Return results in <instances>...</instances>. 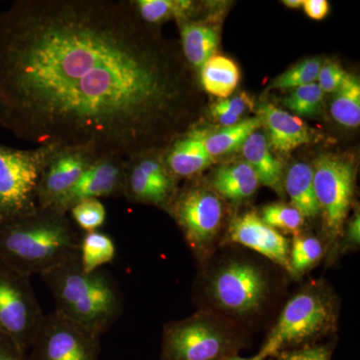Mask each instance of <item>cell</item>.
I'll return each instance as SVG.
<instances>
[{
  "label": "cell",
  "mask_w": 360,
  "mask_h": 360,
  "mask_svg": "<svg viewBox=\"0 0 360 360\" xmlns=\"http://www.w3.org/2000/svg\"><path fill=\"white\" fill-rule=\"evenodd\" d=\"M131 4L16 0L0 13V125L94 160L153 148L186 110L184 75Z\"/></svg>",
  "instance_id": "6da1fadb"
},
{
  "label": "cell",
  "mask_w": 360,
  "mask_h": 360,
  "mask_svg": "<svg viewBox=\"0 0 360 360\" xmlns=\"http://www.w3.org/2000/svg\"><path fill=\"white\" fill-rule=\"evenodd\" d=\"M82 236L66 217L51 208L0 224V260L30 277L79 257Z\"/></svg>",
  "instance_id": "7a4b0ae2"
},
{
  "label": "cell",
  "mask_w": 360,
  "mask_h": 360,
  "mask_svg": "<svg viewBox=\"0 0 360 360\" xmlns=\"http://www.w3.org/2000/svg\"><path fill=\"white\" fill-rule=\"evenodd\" d=\"M56 302V311L101 336L122 312L115 278L98 269L85 272L79 257L41 274Z\"/></svg>",
  "instance_id": "3957f363"
},
{
  "label": "cell",
  "mask_w": 360,
  "mask_h": 360,
  "mask_svg": "<svg viewBox=\"0 0 360 360\" xmlns=\"http://www.w3.org/2000/svg\"><path fill=\"white\" fill-rule=\"evenodd\" d=\"M248 345L245 333L229 321L201 312L165 326L161 360H220Z\"/></svg>",
  "instance_id": "277c9868"
},
{
  "label": "cell",
  "mask_w": 360,
  "mask_h": 360,
  "mask_svg": "<svg viewBox=\"0 0 360 360\" xmlns=\"http://www.w3.org/2000/svg\"><path fill=\"white\" fill-rule=\"evenodd\" d=\"M335 307L326 291L307 288L286 303L258 354L265 359L283 350L311 345L335 326Z\"/></svg>",
  "instance_id": "5b68a950"
},
{
  "label": "cell",
  "mask_w": 360,
  "mask_h": 360,
  "mask_svg": "<svg viewBox=\"0 0 360 360\" xmlns=\"http://www.w3.org/2000/svg\"><path fill=\"white\" fill-rule=\"evenodd\" d=\"M59 149H18L0 144V224L39 210L37 191L44 168Z\"/></svg>",
  "instance_id": "8992f818"
},
{
  "label": "cell",
  "mask_w": 360,
  "mask_h": 360,
  "mask_svg": "<svg viewBox=\"0 0 360 360\" xmlns=\"http://www.w3.org/2000/svg\"><path fill=\"white\" fill-rule=\"evenodd\" d=\"M44 317L30 277L0 260V333L27 354Z\"/></svg>",
  "instance_id": "52a82bcc"
},
{
  "label": "cell",
  "mask_w": 360,
  "mask_h": 360,
  "mask_svg": "<svg viewBox=\"0 0 360 360\" xmlns=\"http://www.w3.org/2000/svg\"><path fill=\"white\" fill-rule=\"evenodd\" d=\"M269 293V281L264 270L245 260L226 262L214 272L210 283L213 302L231 314L257 311Z\"/></svg>",
  "instance_id": "ba28073f"
},
{
  "label": "cell",
  "mask_w": 360,
  "mask_h": 360,
  "mask_svg": "<svg viewBox=\"0 0 360 360\" xmlns=\"http://www.w3.org/2000/svg\"><path fill=\"white\" fill-rule=\"evenodd\" d=\"M314 184L321 212L331 238L342 232L354 198L356 170L347 158L322 155L314 161Z\"/></svg>",
  "instance_id": "9c48e42d"
},
{
  "label": "cell",
  "mask_w": 360,
  "mask_h": 360,
  "mask_svg": "<svg viewBox=\"0 0 360 360\" xmlns=\"http://www.w3.org/2000/svg\"><path fill=\"white\" fill-rule=\"evenodd\" d=\"M101 338L54 311L44 315L27 354L30 360H98Z\"/></svg>",
  "instance_id": "30bf717a"
},
{
  "label": "cell",
  "mask_w": 360,
  "mask_h": 360,
  "mask_svg": "<svg viewBox=\"0 0 360 360\" xmlns=\"http://www.w3.org/2000/svg\"><path fill=\"white\" fill-rule=\"evenodd\" d=\"M174 219L194 250H205L217 238L224 220V205L208 189L184 191L172 206Z\"/></svg>",
  "instance_id": "8fae6325"
},
{
  "label": "cell",
  "mask_w": 360,
  "mask_h": 360,
  "mask_svg": "<svg viewBox=\"0 0 360 360\" xmlns=\"http://www.w3.org/2000/svg\"><path fill=\"white\" fill-rule=\"evenodd\" d=\"M123 165V161L110 158L94 161L77 181L49 208L66 214L82 201L115 195L124 187Z\"/></svg>",
  "instance_id": "7c38bea8"
},
{
  "label": "cell",
  "mask_w": 360,
  "mask_h": 360,
  "mask_svg": "<svg viewBox=\"0 0 360 360\" xmlns=\"http://www.w3.org/2000/svg\"><path fill=\"white\" fill-rule=\"evenodd\" d=\"M229 239L257 251L290 271V245L281 232L265 224L257 213L246 212L231 222Z\"/></svg>",
  "instance_id": "4fadbf2b"
},
{
  "label": "cell",
  "mask_w": 360,
  "mask_h": 360,
  "mask_svg": "<svg viewBox=\"0 0 360 360\" xmlns=\"http://www.w3.org/2000/svg\"><path fill=\"white\" fill-rule=\"evenodd\" d=\"M96 160L84 151L58 150L40 177L37 191L39 207H51Z\"/></svg>",
  "instance_id": "5bb4252c"
},
{
  "label": "cell",
  "mask_w": 360,
  "mask_h": 360,
  "mask_svg": "<svg viewBox=\"0 0 360 360\" xmlns=\"http://www.w3.org/2000/svg\"><path fill=\"white\" fill-rule=\"evenodd\" d=\"M258 117L269 132L270 144L279 153H290L312 141V132L300 118L286 112L274 104H262Z\"/></svg>",
  "instance_id": "9a60e30c"
},
{
  "label": "cell",
  "mask_w": 360,
  "mask_h": 360,
  "mask_svg": "<svg viewBox=\"0 0 360 360\" xmlns=\"http://www.w3.org/2000/svg\"><path fill=\"white\" fill-rule=\"evenodd\" d=\"M202 134L193 132L177 139L168 153L167 169L168 174L177 177H188L200 174L212 162Z\"/></svg>",
  "instance_id": "2e32d148"
},
{
  "label": "cell",
  "mask_w": 360,
  "mask_h": 360,
  "mask_svg": "<svg viewBox=\"0 0 360 360\" xmlns=\"http://www.w3.org/2000/svg\"><path fill=\"white\" fill-rule=\"evenodd\" d=\"M241 150L245 162L257 175L259 184L278 191L283 180V163L272 155L266 135L259 129L252 132Z\"/></svg>",
  "instance_id": "e0dca14e"
},
{
  "label": "cell",
  "mask_w": 360,
  "mask_h": 360,
  "mask_svg": "<svg viewBox=\"0 0 360 360\" xmlns=\"http://www.w3.org/2000/svg\"><path fill=\"white\" fill-rule=\"evenodd\" d=\"M215 191L232 201L250 198L257 193L259 180L255 170L245 161L219 167L213 177Z\"/></svg>",
  "instance_id": "ac0fdd59"
},
{
  "label": "cell",
  "mask_w": 360,
  "mask_h": 360,
  "mask_svg": "<svg viewBox=\"0 0 360 360\" xmlns=\"http://www.w3.org/2000/svg\"><path fill=\"white\" fill-rule=\"evenodd\" d=\"M285 191L290 196L291 205L303 217H315L321 213L315 194L314 170L305 162L291 165L285 177Z\"/></svg>",
  "instance_id": "d6986e66"
},
{
  "label": "cell",
  "mask_w": 360,
  "mask_h": 360,
  "mask_svg": "<svg viewBox=\"0 0 360 360\" xmlns=\"http://www.w3.org/2000/svg\"><path fill=\"white\" fill-rule=\"evenodd\" d=\"M180 28L182 49L187 61L194 68H202L217 51L219 44V32L210 26L186 21H182Z\"/></svg>",
  "instance_id": "ffe728a7"
},
{
  "label": "cell",
  "mask_w": 360,
  "mask_h": 360,
  "mask_svg": "<svg viewBox=\"0 0 360 360\" xmlns=\"http://www.w3.org/2000/svg\"><path fill=\"white\" fill-rule=\"evenodd\" d=\"M200 70L201 84L206 91L220 98H229L240 79L238 65L224 56H212Z\"/></svg>",
  "instance_id": "44dd1931"
},
{
  "label": "cell",
  "mask_w": 360,
  "mask_h": 360,
  "mask_svg": "<svg viewBox=\"0 0 360 360\" xmlns=\"http://www.w3.org/2000/svg\"><path fill=\"white\" fill-rule=\"evenodd\" d=\"M123 189L127 191L130 198L139 202L160 205L169 200L172 184L153 179L135 162L129 172L125 170Z\"/></svg>",
  "instance_id": "7402d4cb"
},
{
  "label": "cell",
  "mask_w": 360,
  "mask_h": 360,
  "mask_svg": "<svg viewBox=\"0 0 360 360\" xmlns=\"http://www.w3.org/2000/svg\"><path fill=\"white\" fill-rule=\"evenodd\" d=\"M259 117L248 118L231 127H224L203 139L205 146L210 156L224 155L243 148L252 132L262 127Z\"/></svg>",
  "instance_id": "603a6c76"
},
{
  "label": "cell",
  "mask_w": 360,
  "mask_h": 360,
  "mask_svg": "<svg viewBox=\"0 0 360 360\" xmlns=\"http://www.w3.org/2000/svg\"><path fill=\"white\" fill-rule=\"evenodd\" d=\"M130 4L139 18L148 25L172 20L184 21L193 11V2L187 0H136Z\"/></svg>",
  "instance_id": "cb8c5ba5"
},
{
  "label": "cell",
  "mask_w": 360,
  "mask_h": 360,
  "mask_svg": "<svg viewBox=\"0 0 360 360\" xmlns=\"http://www.w3.org/2000/svg\"><path fill=\"white\" fill-rule=\"evenodd\" d=\"M330 113L336 122L347 127L360 124V82L356 75L347 73L335 92Z\"/></svg>",
  "instance_id": "d4e9b609"
},
{
  "label": "cell",
  "mask_w": 360,
  "mask_h": 360,
  "mask_svg": "<svg viewBox=\"0 0 360 360\" xmlns=\"http://www.w3.org/2000/svg\"><path fill=\"white\" fill-rule=\"evenodd\" d=\"M115 241L101 231L85 232L80 239L79 259L85 272H94L115 259Z\"/></svg>",
  "instance_id": "484cf974"
},
{
  "label": "cell",
  "mask_w": 360,
  "mask_h": 360,
  "mask_svg": "<svg viewBox=\"0 0 360 360\" xmlns=\"http://www.w3.org/2000/svg\"><path fill=\"white\" fill-rule=\"evenodd\" d=\"M323 245L319 238L311 236H295L290 250V272L302 276L314 269L323 257Z\"/></svg>",
  "instance_id": "4316f807"
},
{
  "label": "cell",
  "mask_w": 360,
  "mask_h": 360,
  "mask_svg": "<svg viewBox=\"0 0 360 360\" xmlns=\"http://www.w3.org/2000/svg\"><path fill=\"white\" fill-rule=\"evenodd\" d=\"M260 219L277 231L288 232L295 236L300 233V229L304 224V217L302 213L292 205L284 203H271L264 206Z\"/></svg>",
  "instance_id": "83f0119b"
},
{
  "label": "cell",
  "mask_w": 360,
  "mask_h": 360,
  "mask_svg": "<svg viewBox=\"0 0 360 360\" xmlns=\"http://www.w3.org/2000/svg\"><path fill=\"white\" fill-rule=\"evenodd\" d=\"M321 66V58L305 59L277 77L270 87L274 89H295L303 85L314 84Z\"/></svg>",
  "instance_id": "f1b7e54d"
},
{
  "label": "cell",
  "mask_w": 360,
  "mask_h": 360,
  "mask_svg": "<svg viewBox=\"0 0 360 360\" xmlns=\"http://www.w3.org/2000/svg\"><path fill=\"white\" fill-rule=\"evenodd\" d=\"M322 101L323 92L319 85L314 82L297 87L283 99V103L296 115L314 116L321 112Z\"/></svg>",
  "instance_id": "f546056e"
},
{
  "label": "cell",
  "mask_w": 360,
  "mask_h": 360,
  "mask_svg": "<svg viewBox=\"0 0 360 360\" xmlns=\"http://www.w3.org/2000/svg\"><path fill=\"white\" fill-rule=\"evenodd\" d=\"M252 108V99L248 94H241L215 103L212 106V112L217 122L227 127L240 122L241 116Z\"/></svg>",
  "instance_id": "4dcf8cb0"
},
{
  "label": "cell",
  "mask_w": 360,
  "mask_h": 360,
  "mask_svg": "<svg viewBox=\"0 0 360 360\" xmlns=\"http://www.w3.org/2000/svg\"><path fill=\"white\" fill-rule=\"evenodd\" d=\"M75 224L85 232L96 231L103 226L106 210L98 200H86L73 206L70 210Z\"/></svg>",
  "instance_id": "1f68e13d"
},
{
  "label": "cell",
  "mask_w": 360,
  "mask_h": 360,
  "mask_svg": "<svg viewBox=\"0 0 360 360\" xmlns=\"http://www.w3.org/2000/svg\"><path fill=\"white\" fill-rule=\"evenodd\" d=\"M333 347L329 345H302L283 350L274 359L277 360H333Z\"/></svg>",
  "instance_id": "d6a6232c"
},
{
  "label": "cell",
  "mask_w": 360,
  "mask_h": 360,
  "mask_svg": "<svg viewBox=\"0 0 360 360\" xmlns=\"http://www.w3.org/2000/svg\"><path fill=\"white\" fill-rule=\"evenodd\" d=\"M347 72L338 63H328L321 66L319 70V87L322 92L326 94H335L340 89L341 84L347 77Z\"/></svg>",
  "instance_id": "836d02e7"
},
{
  "label": "cell",
  "mask_w": 360,
  "mask_h": 360,
  "mask_svg": "<svg viewBox=\"0 0 360 360\" xmlns=\"http://www.w3.org/2000/svg\"><path fill=\"white\" fill-rule=\"evenodd\" d=\"M0 360H30V355L21 352L11 338L0 333Z\"/></svg>",
  "instance_id": "e575fe53"
},
{
  "label": "cell",
  "mask_w": 360,
  "mask_h": 360,
  "mask_svg": "<svg viewBox=\"0 0 360 360\" xmlns=\"http://www.w3.org/2000/svg\"><path fill=\"white\" fill-rule=\"evenodd\" d=\"M302 6L305 13L314 20H323L329 11V4L326 0H304Z\"/></svg>",
  "instance_id": "d590c367"
},
{
  "label": "cell",
  "mask_w": 360,
  "mask_h": 360,
  "mask_svg": "<svg viewBox=\"0 0 360 360\" xmlns=\"http://www.w3.org/2000/svg\"><path fill=\"white\" fill-rule=\"evenodd\" d=\"M360 243V217L359 212L355 213L348 222L347 236H345V248H356Z\"/></svg>",
  "instance_id": "8d00e7d4"
},
{
  "label": "cell",
  "mask_w": 360,
  "mask_h": 360,
  "mask_svg": "<svg viewBox=\"0 0 360 360\" xmlns=\"http://www.w3.org/2000/svg\"><path fill=\"white\" fill-rule=\"evenodd\" d=\"M220 360H266L264 359L260 354H255V356L252 357H241L239 356L238 354L231 355V356L225 357L224 359Z\"/></svg>",
  "instance_id": "74e56055"
},
{
  "label": "cell",
  "mask_w": 360,
  "mask_h": 360,
  "mask_svg": "<svg viewBox=\"0 0 360 360\" xmlns=\"http://www.w3.org/2000/svg\"><path fill=\"white\" fill-rule=\"evenodd\" d=\"M284 6L290 7V8H298L302 6L303 0H284Z\"/></svg>",
  "instance_id": "f35d334b"
}]
</instances>
